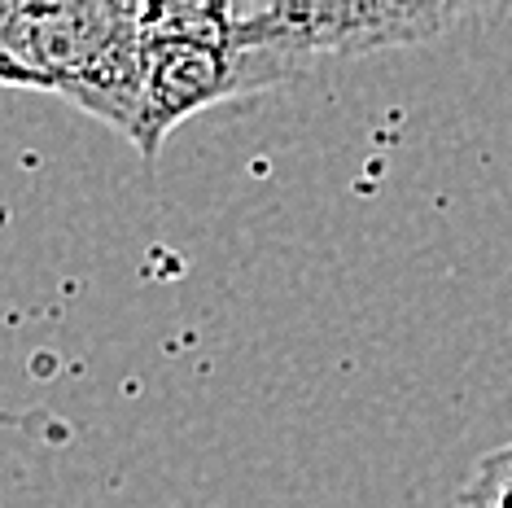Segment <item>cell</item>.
Masks as SVG:
<instances>
[{
    "label": "cell",
    "instance_id": "6da1fadb",
    "mask_svg": "<svg viewBox=\"0 0 512 508\" xmlns=\"http://www.w3.org/2000/svg\"><path fill=\"white\" fill-rule=\"evenodd\" d=\"M464 5L438 0H281V5H224L228 40L267 53L302 75L320 57H364L381 49L438 40Z\"/></svg>",
    "mask_w": 512,
    "mask_h": 508
},
{
    "label": "cell",
    "instance_id": "3957f363",
    "mask_svg": "<svg viewBox=\"0 0 512 508\" xmlns=\"http://www.w3.org/2000/svg\"><path fill=\"white\" fill-rule=\"evenodd\" d=\"M145 5L71 0V5H0V66L5 84L40 88L71 101L123 49L141 40Z\"/></svg>",
    "mask_w": 512,
    "mask_h": 508
},
{
    "label": "cell",
    "instance_id": "7a4b0ae2",
    "mask_svg": "<svg viewBox=\"0 0 512 508\" xmlns=\"http://www.w3.org/2000/svg\"><path fill=\"white\" fill-rule=\"evenodd\" d=\"M145 106L136 149L145 158L189 114L246 97L237 53L228 40L224 5H145Z\"/></svg>",
    "mask_w": 512,
    "mask_h": 508
},
{
    "label": "cell",
    "instance_id": "277c9868",
    "mask_svg": "<svg viewBox=\"0 0 512 508\" xmlns=\"http://www.w3.org/2000/svg\"><path fill=\"white\" fill-rule=\"evenodd\" d=\"M460 508H512V443L473 469L460 491Z\"/></svg>",
    "mask_w": 512,
    "mask_h": 508
}]
</instances>
